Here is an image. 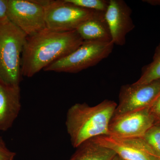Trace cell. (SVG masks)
I'll return each mask as SVG.
<instances>
[{
    "label": "cell",
    "instance_id": "6",
    "mask_svg": "<svg viewBox=\"0 0 160 160\" xmlns=\"http://www.w3.org/2000/svg\"><path fill=\"white\" fill-rule=\"evenodd\" d=\"M9 21L27 36L46 29L44 7L36 0H8Z\"/></svg>",
    "mask_w": 160,
    "mask_h": 160
},
{
    "label": "cell",
    "instance_id": "8",
    "mask_svg": "<svg viewBox=\"0 0 160 160\" xmlns=\"http://www.w3.org/2000/svg\"><path fill=\"white\" fill-rule=\"evenodd\" d=\"M155 122V118L149 108L113 116L109 123V135L121 138H142Z\"/></svg>",
    "mask_w": 160,
    "mask_h": 160
},
{
    "label": "cell",
    "instance_id": "19",
    "mask_svg": "<svg viewBox=\"0 0 160 160\" xmlns=\"http://www.w3.org/2000/svg\"><path fill=\"white\" fill-rule=\"evenodd\" d=\"M8 20V0H0V22Z\"/></svg>",
    "mask_w": 160,
    "mask_h": 160
},
{
    "label": "cell",
    "instance_id": "21",
    "mask_svg": "<svg viewBox=\"0 0 160 160\" xmlns=\"http://www.w3.org/2000/svg\"><path fill=\"white\" fill-rule=\"evenodd\" d=\"M112 160H125L123 159L121 157H120L119 156H118V155H116L115 156V157L112 159Z\"/></svg>",
    "mask_w": 160,
    "mask_h": 160
},
{
    "label": "cell",
    "instance_id": "7",
    "mask_svg": "<svg viewBox=\"0 0 160 160\" xmlns=\"http://www.w3.org/2000/svg\"><path fill=\"white\" fill-rule=\"evenodd\" d=\"M160 94V80L147 84L135 83L122 86L119 102L113 116L149 108Z\"/></svg>",
    "mask_w": 160,
    "mask_h": 160
},
{
    "label": "cell",
    "instance_id": "17",
    "mask_svg": "<svg viewBox=\"0 0 160 160\" xmlns=\"http://www.w3.org/2000/svg\"><path fill=\"white\" fill-rule=\"evenodd\" d=\"M16 153L7 148L2 138L0 136V160H13Z\"/></svg>",
    "mask_w": 160,
    "mask_h": 160
},
{
    "label": "cell",
    "instance_id": "10",
    "mask_svg": "<svg viewBox=\"0 0 160 160\" xmlns=\"http://www.w3.org/2000/svg\"><path fill=\"white\" fill-rule=\"evenodd\" d=\"M132 10L123 0H110L105 12L112 42L114 45L126 44L127 34L132 31L135 25L131 18Z\"/></svg>",
    "mask_w": 160,
    "mask_h": 160
},
{
    "label": "cell",
    "instance_id": "18",
    "mask_svg": "<svg viewBox=\"0 0 160 160\" xmlns=\"http://www.w3.org/2000/svg\"><path fill=\"white\" fill-rule=\"evenodd\" d=\"M149 109L155 118L156 122L160 121V94L149 107Z\"/></svg>",
    "mask_w": 160,
    "mask_h": 160
},
{
    "label": "cell",
    "instance_id": "4",
    "mask_svg": "<svg viewBox=\"0 0 160 160\" xmlns=\"http://www.w3.org/2000/svg\"><path fill=\"white\" fill-rule=\"evenodd\" d=\"M109 43L84 41L73 52L44 69L45 71L77 73L96 65L111 53L114 47Z\"/></svg>",
    "mask_w": 160,
    "mask_h": 160
},
{
    "label": "cell",
    "instance_id": "2",
    "mask_svg": "<svg viewBox=\"0 0 160 160\" xmlns=\"http://www.w3.org/2000/svg\"><path fill=\"white\" fill-rule=\"evenodd\" d=\"M117 104L105 100L96 106L76 103L66 114V130L74 148L87 140L109 135V126Z\"/></svg>",
    "mask_w": 160,
    "mask_h": 160
},
{
    "label": "cell",
    "instance_id": "1",
    "mask_svg": "<svg viewBox=\"0 0 160 160\" xmlns=\"http://www.w3.org/2000/svg\"><path fill=\"white\" fill-rule=\"evenodd\" d=\"M83 42L76 30L58 32L46 28L27 37L21 59L22 76L32 77L73 52Z\"/></svg>",
    "mask_w": 160,
    "mask_h": 160
},
{
    "label": "cell",
    "instance_id": "9",
    "mask_svg": "<svg viewBox=\"0 0 160 160\" xmlns=\"http://www.w3.org/2000/svg\"><path fill=\"white\" fill-rule=\"evenodd\" d=\"M92 139L99 145L113 150L125 160H160L142 138H121L104 135Z\"/></svg>",
    "mask_w": 160,
    "mask_h": 160
},
{
    "label": "cell",
    "instance_id": "20",
    "mask_svg": "<svg viewBox=\"0 0 160 160\" xmlns=\"http://www.w3.org/2000/svg\"><path fill=\"white\" fill-rule=\"evenodd\" d=\"M143 2H145L153 6H157V5L160 6V1H158V0H146V1H143Z\"/></svg>",
    "mask_w": 160,
    "mask_h": 160
},
{
    "label": "cell",
    "instance_id": "11",
    "mask_svg": "<svg viewBox=\"0 0 160 160\" xmlns=\"http://www.w3.org/2000/svg\"><path fill=\"white\" fill-rule=\"evenodd\" d=\"M21 106L20 86L0 82V131H7L11 128Z\"/></svg>",
    "mask_w": 160,
    "mask_h": 160
},
{
    "label": "cell",
    "instance_id": "5",
    "mask_svg": "<svg viewBox=\"0 0 160 160\" xmlns=\"http://www.w3.org/2000/svg\"><path fill=\"white\" fill-rule=\"evenodd\" d=\"M36 1L45 9L46 28L58 32L76 30L96 11L75 6L66 0Z\"/></svg>",
    "mask_w": 160,
    "mask_h": 160
},
{
    "label": "cell",
    "instance_id": "12",
    "mask_svg": "<svg viewBox=\"0 0 160 160\" xmlns=\"http://www.w3.org/2000/svg\"><path fill=\"white\" fill-rule=\"evenodd\" d=\"M77 31L83 41L109 43L112 42L105 12L95 11L94 14L82 23Z\"/></svg>",
    "mask_w": 160,
    "mask_h": 160
},
{
    "label": "cell",
    "instance_id": "13",
    "mask_svg": "<svg viewBox=\"0 0 160 160\" xmlns=\"http://www.w3.org/2000/svg\"><path fill=\"white\" fill-rule=\"evenodd\" d=\"M69 160H112L117 154L111 149L101 146L92 138L76 148Z\"/></svg>",
    "mask_w": 160,
    "mask_h": 160
},
{
    "label": "cell",
    "instance_id": "14",
    "mask_svg": "<svg viewBox=\"0 0 160 160\" xmlns=\"http://www.w3.org/2000/svg\"><path fill=\"white\" fill-rule=\"evenodd\" d=\"M158 80H160V44L156 50L153 61L143 70L141 77L135 83L143 85Z\"/></svg>",
    "mask_w": 160,
    "mask_h": 160
},
{
    "label": "cell",
    "instance_id": "15",
    "mask_svg": "<svg viewBox=\"0 0 160 160\" xmlns=\"http://www.w3.org/2000/svg\"><path fill=\"white\" fill-rule=\"evenodd\" d=\"M142 138L160 158V126H152L147 130Z\"/></svg>",
    "mask_w": 160,
    "mask_h": 160
},
{
    "label": "cell",
    "instance_id": "22",
    "mask_svg": "<svg viewBox=\"0 0 160 160\" xmlns=\"http://www.w3.org/2000/svg\"><path fill=\"white\" fill-rule=\"evenodd\" d=\"M155 125H158V126H160V121H158V122H157L155 123Z\"/></svg>",
    "mask_w": 160,
    "mask_h": 160
},
{
    "label": "cell",
    "instance_id": "3",
    "mask_svg": "<svg viewBox=\"0 0 160 160\" xmlns=\"http://www.w3.org/2000/svg\"><path fill=\"white\" fill-rule=\"evenodd\" d=\"M27 37L9 20L0 22V82L19 86L21 59Z\"/></svg>",
    "mask_w": 160,
    "mask_h": 160
},
{
    "label": "cell",
    "instance_id": "16",
    "mask_svg": "<svg viewBox=\"0 0 160 160\" xmlns=\"http://www.w3.org/2000/svg\"><path fill=\"white\" fill-rule=\"evenodd\" d=\"M79 7L89 10L106 12L109 1L106 0H66Z\"/></svg>",
    "mask_w": 160,
    "mask_h": 160
}]
</instances>
